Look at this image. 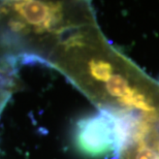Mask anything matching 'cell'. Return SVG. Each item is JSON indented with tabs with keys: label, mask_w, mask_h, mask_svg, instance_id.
Wrapping results in <instances>:
<instances>
[{
	"label": "cell",
	"mask_w": 159,
	"mask_h": 159,
	"mask_svg": "<svg viewBox=\"0 0 159 159\" xmlns=\"http://www.w3.org/2000/svg\"><path fill=\"white\" fill-rule=\"evenodd\" d=\"M99 110L115 115H154L159 81L112 46L96 18L72 28L48 59Z\"/></svg>",
	"instance_id": "obj_1"
},
{
	"label": "cell",
	"mask_w": 159,
	"mask_h": 159,
	"mask_svg": "<svg viewBox=\"0 0 159 159\" xmlns=\"http://www.w3.org/2000/svg\"><path fill=\"white\" fill-rule=\"evenodd\" d=\"M74 139L77 150L86 157L117 155L120 146L118 120L113 114L99 110L78 121Z\"/></svg>",
	"instance_id": "obj_2"
},
{
	"label": "cell",
	"mask_w": 159,
	"mask_h": 159,
	"mask_svg": "<svg viewBox=\"0 0 159 159\" xmlns=\"http://www.w3.org/2000/svg\"><path fill=\"white\" fill-rule=\"evenodd\" d=\"M5 50L0 44V52ZM15 54L6 52L0 55V113L8 100L15 88V79L12 78Z\"/></svg>",
	"instance_id": "obj_3"
}]
</instances>
